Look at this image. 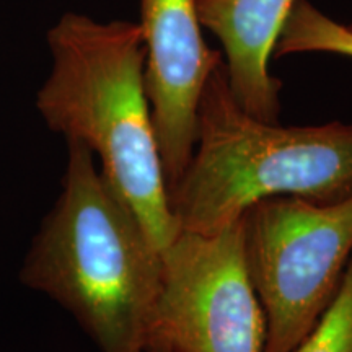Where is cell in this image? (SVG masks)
<instances>
[{
	"label": "cell",
	"instance_id": "cell-1",
	"mask_svg": "<svg viewBox=\"0 0 352 352\" xmlns=\"http://www.w3.org/2000/svg\"><path fill=\"white\" fill-rule=\"evenodd\" d=\"M60 192L20 270L59 303L101 352H140L164 256L85 145L67 142Z\"/></svg>",
	"mask_w": 352,
	"mask_h": 352
},
{
	"label": "cell",
	"instance_id": "cell-2",
	"mask_svg": "<svg viewBox=\"0 0 352 352\" xmlns=\"http://www.w3.org/2000/svg\"><path fill=\"white\" fill-rule=\"evenodd\" d=\"M51 72L36 109L52 132L94 153L160 252L179 233L145 91L139 23L64 13L47 32Z\"/></svg>",
	"mask_w": 352,
	"mask_h": 352
},
{
	"label": "cell",
	"instance_id": "cell-3",
	"mask_svg": "<svg viewBox=\"0 0 352 352\" xmlns=\"http://www.w3.org/2000/svg\"><path fill=\"white\" fill-rule=\"evenodd\" d=\"M277 196L316 204L351 197L352 122L258 120L233 98L222 60L202 91L191 160L168 188L171 214L179 232L209 235Z\"/></svg>",
	"mask_w": 352,
	"mask_h": 352
},
{
	"label": "cell",
	"instance_id": "cell-4",
	"mask_svg": "<svg viewBox=\"0 0 352 352\" xmlns=\"http://www.w3.org/2000/svg\"><path fill=\"white\" fill-rule=\"evenodd\" d=\"M243 252L266 318L263 352H292L340 289L352 256V196L316 204L259 201L243 215Z\"/></svg>",
	"mask_w": 352,
	"mask_h": 352
},
{
	"label": "cell",
	"instance_id": "cell-5",
	"mask_svg": "<svg viewBox=\"0 0 352 352\" xmlns=\"http://www.w3.org/2000/svg\"><path fill=\"white\" fill-rule=\"evenodd\" d=\"M162 256L164 276L144 347L263 352L266 318L246 270L243 217L209 235L182 230Z\"/></svg>",
	"mask_w": 352,
	"mask_h": 352
},
{
	"label": "cell",
	"instance_id": "cell-6",
	"mask_svg": "<svg viewBox=\"0 0 352 352\" xmlns=\"http://www.w3.org/2000/svg\"><path fill=\"white\" fill-rule=\"evenodd\" d=\"M139 26L145 91L170 188L195 152L202 91L223 57L202 38L196 0H140Z\"/></svg>",
	"mask_w": 352,
	"mask_h": 352
},
{
	"label": "cell",
	"instance_id": "cell-7",
	"mask_svg": "<svg viewBox=\"0 0 352 352\" xmlns=\"http://www.w3.org/2000/svg\"><path fill=\"white\" fill-rule=\"evenodd\" d=\"M297 0H196L201 26L222 44L230 91L241 109L279 122L280 83L270 59Z\"/></svg>",
	"mask_w": 352,
	"mask_h": 352
},
{
	"label": "cell",
	"instance_id": "cell-8",
	"mask_svg": "<svg viewBox=\"0 0 352 352\" xmlns=\"http://www.w3.org/2000/svg\"><path fill=\"white\" fill-rule=\"evenodd\" d=\"M328 52L352 59V30L321 13L307 0H297L277 39L274 56Z\"/></svg>",
	"mask_w": 352,
	"mask_h": 352
},
{
	"label": "cell",
	"instance_id": "cell-9",
	"mask_svg": "<svg viewBox=\"0 0 352 352\" xmlns=\"http://www.w3.org/2000/svg\"><path fill=\"white\" fill-rule=\"evenodd\" d=\"M292 352H352V256L336 296Z\"/></svg>",
	"mask_w": 352,
	"mask_h": 352
},
{
	"label": "cell",
	"instance_id": "cell-10",
	"mask_svg": "<svg viewBox=\"0 0 352 352\" xmlns=\"http://www.w3.org/2000/svg\"><path fill=\"white\" fill-rule=\"evenodd\" d=\"M140 352H168V351H164V349H158V347H144Z\"/></svg>",
	"mask_w": 352,
	"mask_h": 352
},
{
	"label": "cell",
	"instance_id": "cell-11",
	"mask_svg": "<svg viewBox=\"0 0 352 352\" xmlns=\"http://www.w3.org/2000/svg\"><path fill=\"white\" fill-rule=\"evenodd\" d=\"M349 28H351V30H352V25H349Z\"/></svg>",
	"mask_w": 352,
	"mask_h": 352
}]
</instances>
